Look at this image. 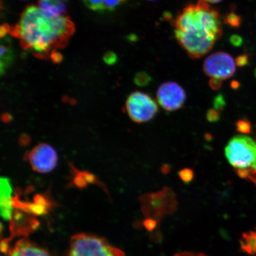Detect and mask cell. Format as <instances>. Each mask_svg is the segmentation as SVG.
<instances>
[{"mask_svg": "<svg viewBox=\"0 0 256 256\" xmlns=\"http://www.w3.org/2000/svg\"><path fill=\"white\" fill-rule=\"evenodd\" d=\"M8 34L1 37V74H4L14 59V48Z\"/></svg>", "mask_w": 256, "mask_h": 256, "instance_id": "obj_13", "label": "cell"}, {"mask_svg": "<svg viewBox=\"0 0 256 256\" xmlns=\"http://www.w3.org/2000/svg\"><path fill=\"white\" fill-rule=\"evenodd\" d=\"M206 120L210 123H216L220 119V112L216 108H210L206 114Z\"/></svg>", "mask_w": 256, "mask_h": 256, "instance_id": "obj_22", "label": "cell"}, {"mask_svg": "<svg viewBox=\"0 0 256 256\" xmlns=\"http://www.w3.org/2000/svg\"><path fill=\"white\" fill-rule=\"evenodd\" d=\"M254 75H255V76L256 78V68L255 72H254Z\"/></svg>", "mask_w": 256, "mask_h": 256, "instance_id": "obj_32", "label": "cell"}, {"mask_svg": "<svg viewBox=\"0 0 256 256\" xmlns=\"http://www.w3.org/2000/svg\"><path fill=\"white\" fill-rule=\"evenodd\" d=\"M162 171L164 172V174H168L170 171V166L168 164H165L162 166Z\"/></svg>", "mask_w": 256, "mask_h": 256, "instance_id": "obj_28", "label": "cell"}, {"mask_svg": "<svg viewBox=\"0 0 256 256\" xmlns=\"http://www.w3.org/2000/svg\"><path fill=\"white\" fill-rule=\"evenodd\" d=\"M224 21V23L228 24L232 28H238L242 24V18L235 12H231L225 16Z\"/></svg>", "mask_w": 256, "mask_h": 256, "instance_id": "obj_17", "label": "cell"}, {"mask_svg": "<svg viewBox=\"0 0 256 256\" xmlns=\"http://www.w3.org/2000/svg\"><path fill=\"white\" fill-rule=\"evenodd\" d=\"M87 7L95 12H114L126 0H82Z\"/></svg>", "mask_w": 256, "mask_h": 256, "instance_id": "obj_14", "label": "cell"}, {"mask_svg": "<svg viewBox=\"0 0 256 256\" xmlns=\"http://www.w3.org/2000/svg\"><path fill=\"white\" fill-rule=\"evenodd\" d=\"M163 16H164V18L166 20L169 21L171 20L172 19V15L170 12H165L164 14H163Z\"/></svg>", "mask_w": 256, "mask_h": 256, "instance_id": "obj_29", "label": "cell"}, {"mask_svg": "<svg viewBox=\"0 0 256 256\" xmlns=\"http://www.w3.org/2000/svg\"><path fill=\"white\" fill-rule=\"evenodd\" d=\"M214 108L216 110L222 112L226 106V101L224 96L220 94L216 96L213 102Z\"/></svg>", "mask_w": 256, "mask_h": 256, "instance_id": "obj_21", "label": "cell"}, {"mask_svg": "<svg viewBox=\"0 0 256 256\" xmlns=\"http://www.w3.org/2000/svg\"><path fill=\"white\" fill-rule=\"evenodd\" d=\"M243 250L248 254L256 256V231L246 234L242 242Z\"/></svg>", "mask_w": 256, "mask_h": 256, "instance_id": "obj_15", "label": "cell"}, {"mask_svg": "<svg viewBox=\"0 0 256 256\" xmlns=\"http://www.w3.org/2000/svg\"><path fill=\"white\" fill-rule=\"evenodd\" d=\"M156 99L163 110L174 112L184 107L186 94L180 84L174 82H163L156 92Z\"/></svg>", "mask_w": 256, "mask_h": 256, "instance_id": "obj_7", "label": "cell"}, {"mask_svg": "<svg viewBox=\"0 0 256 256\" xmlns=\"http://www.w3.org/2000/svg\"><path fill=\"white\" fill-rule=\"evenodd\" d=\"M174 25L176 40L192 59L209 52L222 34L219 12L204 0L186 6Z\"/></svg>", "mask_w": 256, "mask_h": 256, "instance_id": "obj_2", "label": "cell"}, {"mask_svg": "<svg viewBox=\"0 0 256 256\" xmlns=\"http://www.w3.org/2000/svg\"><path fill=\"white\" fill-rule=\"evenodd\" d=\"M225 155L234 168L236 169L250 168L256 161V143L248 136H236L227 144Z\"/></svg>", "mask_w": 256, "mask_h": 256, "instance_id": "obj_4", "label": "cell"}, {"mask_svg": "<svg viewBox=\"0 0 256 256\" xmlns=\"http://www.w3.org/2000/svg\"><path fill=\"white\" fill-rule=\"evenodd\" d=\"M204 1L206 2L212 3V4H215V3H218L220 2H222V0H204Z\"/></svg>", "mask_w": 256, "mask_h": 256, "instance_id": "obj_31", "label": "cell"}, {"mask_svg": "<svg viewBox=\"0 0 256 256\" xmlns=\"http://www.w3.org/2000/svg\"><path fill=\"white\" fill-rule=\"evenodd\" d=\"M38 226V222L33 218L24 216L22 214L16 212L12 216L10 223L11 232L14 236L16 234L27 236L33 232Z\"/></svg>", "mask_w": 256, "mask_h": 256, "instance_id": "obj_10", "label": "cell"}, {"mask_svg": "<svg viewBox=\"0 0 256 256\" xmlns=\"http://www.w3.org/2000/svg\"><path fill=\"white\" fill-rule=\"evenodd\" d=\"M64 256H126L104 238L87 233H80L70 240Z\"/></svg>", "mask_w": 256, "mask_h": 256, "instance_id": "obj_3", "label": "cell"}, {"mask_svg": "<svg viewBox=\"0 0 256 256\" xmlns=\"http://www.w3.org/2000/svg\"><path fill=\"white\" fill-rule=\"evenodd\" d=\"M236 66L243 67L248 66L249 62V57L247 54H242L236 58Z\"/></svg>", "mask_w": 256, "mask_h": 256, "instance_id": "obj_26", "label": "cell"}, {"mask_svg": "<svg viewBox=\"0 0 256 256\" xmlns=\"http://www.w3.org/2000/svg\"><path fill=\"white\" fill-rule=\"evenodd\" d=\"M230 42L234 47L239 48L242 46L243 44V39L241 36L238 34H232L230 38Z\"/></svg>", "mask_w": 256, "mask_h": 256, "instance_id": "obj_24", "label": "cell"}, {"mask_svg": "<svg viewBox=\"0 0 256 256\" xmlns=\"http://www.w3.org/2000/svg\"><path fill=\"white\" fill-rule=\"evenodd\" d=\"M203 70L206 76L224 80L234 74L236 67L234 60L229 54L217 52L206 58Z\"/></svg>", "mask_w": 256, "mask_h": 256, "instance_id": "obj_6", "label": "cell"}, {"mask_svg": "<svg viewBox=\"0 0 256 256\" xmlns=\"http://www.w3.org/2000/svg\"><path fill=\"white\" fill-rule=\"evenodd\" d=\"M152 76L145 72H138L134 76V83L138 87L145 88L152 82Z\"/></svg>", "mask_w": 256, "mask_h": 256, "instance_id": "obj_16", "label": "cell"}, {"mask_svg": "<svg viewBox=\"0 0 256 256\" xmlns=\"http://www.w3.org/2000/svg\"><path fill=\"white\" fill-rule=\"evenodd\" d=\"M231 87L233 89H238L240 87V84L238 82L232 81L231 82Z\"/></svg>", "mask_w": 256, "mask_h": 256, "instance_id": "obj_30", "label": "cell"}, {"mask_svg": "<svg viewBox=\"0 0 256 256\" xmlns=\"http://www.w3.org/2000/svg\"><path fill=\"white\" fill-rule=\"evenodd\" d=\"M236 130L242 134H248L252 131V124L246 120H240L236 123Z\"/></svg>", "mask_w": 256, "mask_h": 256, "instance_id": "obj_20", "label": "cell"}, {"mask_svg": "<svg viewBox=\"0 0 256 256\" xmlns=\"http://www.w3.org/2000/svg\"><path fill=\"white\" fill-rule=\"evenodd\" d=\"M150 1H154V0H150Z\"/></svg>", "mask_w": 256, "mask_h": 256, "instance_id": "obj_33", "label": "cell"}, {"mask_svg": "<svg viewBox=\"0 0 256 256\" xmlns=\"http://www.w3.org/2000/svg\"><path fill=\"white\" fill-rule=\"evenodd\" d=\"M74 31V24L66 16L48 17L39 8L31 6L24 10L17 24L10 26L9 34L38 58L51 59L66 46Z\"/></svg>", "mask_w": 256, "mask_h": 256, "instance_id": "obj_1", "label": "cell"}, {"mask_svg": "<svg viewBox=\"0 0 256 256\" xmlns=\"http://www.w3.org/2000/svg\"><path fill=\"white\" fill-rule=\"evenodd\" d=\"M8 254L9 256H53L46 249L25 238L16 242Z\"/></svg>", "mask_w": 256, "mask_h": 256, "instance_id": "obj_9", "label": "cell"}, {"mask_svg": "<svg viewBox=\"0 0 256 256\" xmlns=\"http://www.w3.org/2000/svg\"><path fill=\"white\" fill-rule=\"evenodd\" d=\"M238 175L243 178H248L256 184V161L250 168L236 170Z\"/></svg>", "mask_w": 256, "mask_h": 256, "instance_id": "obj_18", "label": "cell"}, {"mask_svg": "<svg viewBox=\"0 0 256 256\" xmlns=\"http://www.w3.org/2000/svg\"><path fill=\"white\" fill-rule=\"evenodd\" d=\"M12 188L8 178L1 179V214L6 220H11L12 213L14 198H12Z\"/></svg>", "mask_w": 256, "mask_h": 256, "instance_id": "obj_12", "label": "cell"}, {"mask_svg": "<svg viewBox=\"0 0 256 256\" xmlns=\"http://www.w3.org/2000/svg\"><path fill=\"white\" fill-rule=\"evenodd\" d=\"M28 162L34 170L47 174L56 167L58 162L56 152L49 144H40L31 150L28 156Z\"/></svg>", "mask_w": 256, "mask_h": 256, "instance_id": "obj_8", "label": "cell"}, {"mask_svg": "<svg viewBox=\"0 0 256 256\" xmlns=\"http://www.w3.org/2000/svg\"><path fill=\"white\" fill-rule=\"evenodd\" d=\"M223 80L217 78H212L209 81L210 87L213 90H219L222 88Z\"/></svg>", "mask_w": 256, "mask_h": 256, "instance_id": "obj_25", "label": "cell"}, {"mask_svg": "<svg viewBox=\"0 0 256 256\" xmlns=\"http://www.w3.org/2000/svg\"><path fill=\"white\" fill-rule=\"evenodd\" d=\"M178 174L181 180L186 184L190 183L194 178V172L191 168H186L182 169L178 172Z\"/></svg>", "mask_w": 256, "mask_h": 256, "instance_id": "obj_19", "label": "cell"}, {"mask_svg": "<svg viewBox=\"0 0 256 256\" xmlns=\"http://www.w3.org/2000/svg\"><path fill=\"white\" fill-rule=\"evenodd\" d=\"M104 62L108 66L114 65L118 62L116 54L113 52H108L104 56Z\"/></svg>", "mask_w": 256, "mask_h": 256, "instance_id": "obj_23", "label": "cell"}, {"mask_svg": "<svg viewBox=\"0 0 256 256\" xmlns=\"http://www.w3.org/2000/svg\"><path fill=\"white\" fill-rule=\"evenodd\" d=\"M174 256H206L199 252H181L176 254Z\"/></svg>", "mask_w": 256, "mask_h": 256, "instance_id": "obj_27", "label": "cell"}, {"mask_svg": "<svg viewBox=\"0 0 256 256\" xmlns=\"http://www.w3.org/2000/svg\"><path fill=\"white\" fill-rule=\"evenodd\" d=\"M126 110L128 116L134 122L142 124L153 119L158 114L156 102L145 92H134L127 98Z\"/></svg>", "mask_w": 256, "mask_h": 256, "instance_id": "obj_5", "label": "cell"}, {"mask_svg": "<svg viewBox=\"0 0 256 256\" xmlns=\"http://www.w3.org/2000/svg\"><path fill=\"white\" fill-rule=\"evenodd\" d=\"M69 2L70 0H38V8L48 17L66 16Z\"/></svg>", "mask_w": 256, "mask_h": 256, "instance_id": "obj_11", "label": "cell"}]
</instances>
